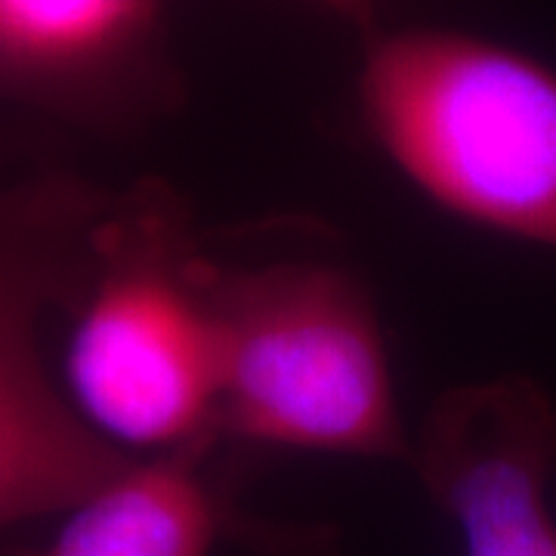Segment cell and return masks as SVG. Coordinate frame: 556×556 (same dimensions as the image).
Wrapping results in <instances>:
<instances>
[{
    "instance_id": "obj_7",
    "label": "cell",
    "mask_w": 556,
    "mask_h": 556,
    "mask_svg": "<svg viewBox=\"0 0 556 556\" xmlns=\"http://www.w3.org/2000/svg\"><path fill=\"white\" fill-rule=\"evenodd\" d=\"M159 0H0V75L75 80L146 43Z\"/></svg>"
},
{
    "instance_id": "obj_5",
    "label": "cell",
    "mask_w": 556,
    "mask_h": 556,
    "mask_svg": "<svg viewBox=\"0 0 556 556\" xmlns=\"http://www.w3.org/2000/svg\"><path fill=\"white\" fill-rule=\"evenodd\" d=\"M43 294L25 269L0 273V529L65 514L130 464L47 375L38 346Z\"/></svg>"
},
{
    "instance_id": "obj_3",
    "label": "cell",
    "mask_w": 556,
    "mask_h": 556,
    "mask_svg": "<svg viewBox=\"0 0 556 556\" xmlns=\"http://www.w3.org/2000/svg\"><path fill=\"white\" fill-rule=\"evenodd\" d=\"M65 396L112 448L207 452L219 437V343L192 257L164 223L121 232L65 343Z\"/></svg>"
},
{
    "instance_id": "obj_1",
    "label": "cell",
    "mask_w": 556,
    "mask_h": 556,
    "mask_svg": "<svg viewBox=\"0 0 556 556\" xmlns=\"http://www.w3.org/2000/svg\"><path fill=\"white\" fill-rule=\"evenodd\" d=\"M358 109L378 149L455 217L556 248V72L452 28L371 31Z\"/></svg>"
},
{
    "instance_id": "obj_4",
    "label": "cell",
    "mask_w": 556,
    "mask_h": 556,
    "mask_svg": "<svg viewBox=\"0 0 556 556\" xmlns=\"http://www.w3.org/2000/svg\"><path fill=\"white\" fill-rule=\"evenodd\" d=\"M554 464V402L519 375L445 393L412 448V467L455 522L464 556H556Z\"/></svg>"
},
{
    "instance_id": "obj_6",
    "label": "cell",
    "mask_w": 556,
    "mask_h": 556,
    "mask_svg": "<svg viewBox=\"0 0 556 556\" xmlns=\"http://www.w3.org/2000/svg\"><path fill=\"white\" fill-rule=\"evenodd\" d=\"M207 452L124 464L65 510L40 556H211L236 519L201 473Z\"/></svg>"
},
{
    "instance_id": "obj_2",
    "label": "cell",
    "mask_w": 556,
    "mask_h": 556,
    "mask_svg": "<svg viewBox=\"0 0 556 556\" xmlns=\"http://www.w3.org/2000/svg\"><path fill=\"white\" fill-rule=\"evenodd\" d=\"M219 343V437L412 464L378 313L316 260L223 273L204 263Z\"/></svg>"
},
{
    "instance_id": "obj_8",
    "label": "cell",
    "mask_w": 556,
    "mask_h": 556,
    "mask_svg": "<svg viewBox=\"0 0 556 556\" xmlns=\"http://www.w3.org/2000/svg\"><path fill=\"white\" fill-rule=\"evenodd\" d=\"M318 7H328L331 13H338L340 20L353 22L358 28L371 31L375 25V10H378V0H313Z\"/></svg>"
}]
</instances>
